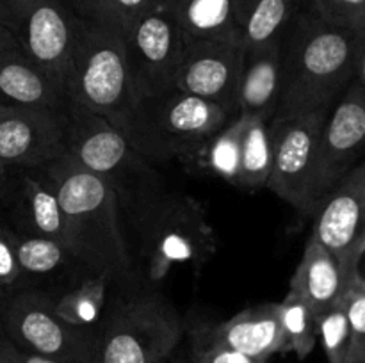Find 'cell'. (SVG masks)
<instances>
[{
  "mask_svg": "<svg viewBox=\"0 0 365 363\" xmlns=\"http://www.w3.org/2000/svg\"><path fill=\"white\" fill-rule=\"evenodd\" d=\"M359 34L331 27L302 4L280 34L282 82L273 120L331 109L355 80Z\"/></svg>",
  "mask_w": 365,
  "mask_h": 363,
  "instance_id": "obj_1",
  "label": "cell"
},
{
  "mask_svg": "<svg viewBox=\"0 0 365 363\" xmlns=\"http://www.w3.org/2000/svg\"><path fill=\"white\" fill-rule=\"evenodd\" d=\"M135 255L146 283H160L177 267L195 274L217 251V235L195 196L155 191L130 205Z\"/></svg>",
  "mask_w": 365,
  "mask_h": 363,
  "instance_id": "obj_2",
  "label": "cell"
},
{
  "mask_svg": "<svg viewBox=\"0 0 365 363\" xmlns=\"http://www.w3.org/2000/svg\"><path fill=\"white\" fill-rule=\"evenodd\" d=\"M41 169L59 196L84 262L95 273L107 270L118 280L130 276L134 267L116 189L66 153Z\"/></svg>",
  "mask_w": 365,
  "mask_h": 363,
  "instance_id": "obj_3",
  "label": "cell"
},
{
  "mask_svg": "<svg viewBox=\"0 0 365 363\" xmlns=\"http://www.w3.org/2000/svg\"><path fill=\"white\" fill-rule=\"evenodd\" d=\"M123 278L109 294L100 322L98 363H173L184 320L173 302L150 285Z\"/></svg>",
  "mask_w": 365,
  "mask_h": 363,
  "instance_id": "obj_4",
  "label": "cell"
},
{
  "mask_svg": "<svg viewBox=\"0 0 365 363\" xmlns=\"http://www.w3.org/2000/svg\"><path fill=\"white\" fill-rule=\"evenodd\" d=\"M68 98L100 114L127 135L139 102L125 52L123 32L82 16L66 78Z\"/></svg>",
  "mask_w": 365,
  "mask_h": 363,
  "instance_id": "obj_5",
  "label": "cell"
},
{
  "mask_svg": "<svg viewBox=\"0 0 365 363\" xmlns=\"http://www.w3.org/2000/svg\"><path fill=\"white\" fill-rule=\"evenodd\" d=\"M237 114L173 88L139 100L127 139L148 162H184Z\"/></svg>",
  "mask_w": 365,
  "mask_h": 363,
  "instance_id": "obj_6",
  "label": "cell"
},
{
  "mask_svg": "<svg viewBox=\"0 0 365 363\" xmlns=\"http://www.w3.org/2000/svg\"><path fill=\"white\" fill-rule=\"evenodd\" d=\"M66 155L82 167L106 178L120 203L134 205L159 191L160 180L152 162L141 157L127 135L110 121L68 98L61 109Z\"/></svg>",
  "mask_w": 365,
  "mask_h": 363,
  "instance_id": "obj_7",
  "label": "cell"
},
{
  "mask_svg": "<svg viewBox=\"0 0 365 363\" xmlns=\"http://www.w3.org/2000/svg\"><path fill=\"white\" fill-rule=\"evenodd\" d=\"M56 295L24 288L0 302V324L20 351L61 363H98L100 327L75 326L53 306Z\"/></svg>",
  "mask_w": 365,
  "mask_h": 363,
  "instance_id": "obj_8",
  "label": "cell"
},
{
  "mask_svg": "<svg viewBox=\"0 0 365 363\" xmlns=\"http://www.w3.org/2000/svg\"><path fill=\"white\" fill-rule=\"evenodd\" d=\"M0 16L18 48L66 91L68 68L82 20L73 2L0 0Z\"/></svg>",
  "mask_w": 365,
  "mask_h": 363,
  "instance_id": "obj_9",
  "label": "cell"
},
{
  "mask_svg": "<svg viewBox=\"0 0 365 363\" xmlns=\"http://www.w3.org/2000/svg\"><path fill=\"white\" fill-rule=\"evenodd\" d=\"M328 112L330 109H323L269 121L273 166L266 189L303 216H314L317 206L314 194L317 148Z\"/></svg>",
  "mask_w": 365,
  "mask_h": 363,
  "instance_id": "obj_10",
  "label": "cell"
},
{
  "mask_svg": "<svg viewBox=\"0 0 365 363\" xmlns=\"http://www.w3.org/2000/svg\"><path fill=\"white\" fill-rule=\"evenodd\" d=\"M128 68L139 100L175 88L187 38L180 25L159 4L146 9L123 34Z\"/></svg>",
  "mask_w": 365,
  "mask_h": 363,
  "instance_id": "obj_11",
  "label": "cell"
},
{
  "mask_svg": "<svg viewBox=\"0 0 365 363\" xmlns=\"http://www.w3.org/2000/svg\"><path fill=\"white\" fill-rule=\"evenodd\" d=\"M364 160L365 91L359 82L353 80L334 103L321 128L314 180L316 205H319L342 177Z\"/></svg>",
  "mask_w": 365,
  "mask_h": 363,
  "instance_id": "obj_12",
  "label": "cell"
},
{
  "mask_svg": "<svg viewBox=\"0 0 365 363\" xmlns=\"http://www.w3.org/2000/svg\"><path fill=\"white\" fill-rule=\"evenodd\" d=\"M365 231V160L353 167L321 199L314 212L312 237L337 258L342 269L355 276L360 260L356 248Z\"/></svg>",
  "mask_w": 365,
  "mask_h": 363,
  "instance_id": "obj_13",
  "label": "cell"
},
{
  "mask_svg": "<svg viewBox=\"0 0 365 363\" xmlns=\"http://www.w3.org/2000/svg\"><path fill=\"white\" fill-rule=\"evenodd\" d=\"M4 214H9V221L6 223L14 231L61 242L82 258L70 219L41 167L11 169L9 191L2 216Z\"/></svg>",
  "mask_w": 365,
  "mask_h": 363,
  "instance_id": "obj_14",
  "label": "cell"
},
{
  "mask_svg": "<svg viewBox=\"0 0 365 363\" xmlns=\"http://www.w3.org/2000/svg\"><path fill=\"white\" fill-rule=\"evenodd\" d=\"M245 48L237 41H189L175 77V89L237 110L239 78Z\"/></svg>",
  "mask_w": 365,
  "mask_h": 363,
  "instance_id": "obj_15",
  "label": "cell"
},
{
  "mask_svg": "<svg viewBox=\"0 0 365 363\" xmlns=\"http://www.w3.org/2000/svg\"><path fill=\"white\" fill-rule=\"evenodd\" d=\"M64 153L61 110L0 105V166L34 169Z\"/></svg>",
  "mask_w": 365,
  "mask_h": 363,
  "instance_id": "obj_16",
  "label": "cell"
},
{
  "mask_svg": "<svg viewBox=\"0 0 365 363\" xmlns=\"http://www.w3.org/2000/svg\"><path fill=\"white\" fill-rule=\"evenodd\" d=\"M200 340L255 358L269 359L273 354L284 352L278 302H264L245 308L232 319L203 331Z\"/></svg>",
  "mask_w": 365,
  "mask_h": 363,
  "instance_id": "obj_17",
  "label": "cell"
},
{
  "mask_svg": "<svg viewBox=\"0 0 365 363\" xmlns=\"http://www.w3.org/2000/svg\"><path fill=\"white\" fill-rule=\"evenodd\" d=\"M68 95L20 48L0 52V105L61 110Z\"/></svg>",
  "mask_w": 365,
  "mask_h": 363,
  "instance_id": "obj_18",
  "label": "cell"
},
{
  "mask_svg": "<svg viewBox=\"0 0 365 363\" xmlns=\"http://www.w3.org/2000/svg\"><path fill=\"white\" fill-rule=\"evenodd\" d=\"M280 38L267 45L245 50L237 91L239 114L273 120L280 96Z\"/></svg>",
  "mask_w": 365,
  "mask_h": 363,
  "instance_id": "obj_19",
  "label": "cell"
},
{
  "mask_svg": "<svg viewBox=\"0 0 365 363\" xmlns=\"http://www.w3.org/2000/svg\"><path fill=\"white\" fill-rule=\"evenodd\" d=\"M351 280L353 276L342 269L337 258L310 235L289 290L296 292L317 315L341 301Z\"/></svg>",
  "mask_w": 365,
  "mask_h": 363,
  "instance_id": "obj_20",
  "label": "cell"
},
{
  "mask_svg": "<svg viewBox=\"0 0 365 363\" xmlns=\"http://www.w3.org/2000/svg\"><path fill=\"white\" fill-rule=\"evenodd\" d=\"M16 233V253L20 262L24 288H38L39 283H48L59 276H68L75 269L95 273L73 249L50 238L36 235Z\"/></svg>",
  "mask_w": 365,
  "mask_h": 363,
  "instance_id": "obj_21",
  "label": "cell"
},
{
  "mask_svg": "<svg viewBox=\"0 0 365 363\" xmlns=\"http://www.w3.org/2000/svg\"><path fill=\"white\" fill-rule=\"evenodd\" d=\"M245 125V114L232 117L223 128L210 135L191 157L184 160L185 169L205 177H216L239 187Z\"/></svg>",
  "mask_w": 365,
  "mask_h": 363,
  "instance_id": "obj_22",
  "label": "cell"
},
{
  "mask_svg": "<svg viewBox=\"0 0 365 363\" xmlns=\"http://www.w3.org/2000/svg\"><path fill=\"white\" fill-rule=\"evenodd\" d=\"M239 43L245 50L280 38L303 0H230Z\"/></svg>",
  "mask_w": 365,
  "mask_h": 363,
  "instance_id": "obj_23",
  "label": "cell"
},
{
  "mask_svg": "<svg viewBox=\"0 0 365 363\" xmlns=\"http://www.w3.org/2000/svg\"><path fill=\"white\" fill-rule=\"evenodd\" d=\"M180 25L187 41H237L230 0H155Z\"/></svg>",
  "mask_w": 365,
  "mask_h": 363,
  "instance_id": "obj_24",
  "label": "cell"
},
{
  "mask_svg": "<svg viewBox=\"0 0 365 363\" xmlns=\"http://www.w3.org/2000/svg\"><path fill=\"white\" fill-rule=\"evenodd\" d=\"M116 280L107 270L82 278L77 285L53 298L56 312L75 326L100 327L110 288Z\"/></svg>",
  "mask_w": 365,
  "mask_h": 363,
  "instance_id": "obj_25",
  "label": "cell"
},
{
  "mask_svg": "<svg viewBox=\"0 0 365 363\" xmlns=\"http://www.w3.org/2000/svg\"><path fill=\"white\" fill-rule=\"evenodd\" d=\"M269 121L264 116H246L241 148V180L239 187L259 191L267 185L273 166V142Z\"/></svg>",
  "mask_w": 365,
  "mask_h": 363,
  "instance_id": "obj_26",
  "label": "cell"
},
{
  "mask_svg": "<svg viewBox=\"0 0 365 363\" xmlns=\"http://www.w3.org/2000/svg\"><path fill=\"white\" fill-rule=\"evenodd\" d=\"M278 319L284 333V352H294L299 359L310 356L317 344L314 310L296 292L289 290L284 301L278 302Z\"/></svg>",
  "mask_w": 365,
  "mask_h": 363,
  "instance_id": "obj_27",
  "label": "cell"
},
{
  "mask_svg": "<svg viewBox=\"0 0 365 363\" xmlns=\"http://www.w3.org/2000/svg\"><path fill=\"white\" fill-rule=\"evenodd\" d=\"M316 327L317 340L321 342L328 363H348L349 349H351V326H349L344 299L317 313Z\"/></svg>",
  "mask_w": 365,
  "mask_h": 363,
  "instance_id": "obj_28",
  "label": "cell"
},
{
  "mask_svg": "<svg viewBox=\"0 0 365 363\" xmlns=\"http://www.w3.org/2000/svg\"><path fill=\"white\" fill-rule=\"evenodd\" d=\"M317 18L348 32L365 31V0H303Z\"/></svg>",
  "mask_w": 365,
  "mask_h": 363,
  "instance_id": "obj_29",
  "label": "cell"
},
{
  "mask_svg": "<svg viewBox=\"0 0 365 363\" xmlns=\"http://www.w3.org/2000/svg\"><path fill=\"white\" fill-rule=\"evenodd\" d=\"M342 299L351 326V349L348 363H353L365 356V280L362 274L359 273L353 276Z\"/></svg>",
  "mask_w": 365,
  "mask_h": 363,
  "instance_id": "obj_30",
  "label": "cell"
},
{
  "mask_svg": "<svg viewBox=\"0 0 365 363\" xmlns=\"http://www.w3.org/2000/svg\"><path fill=\"white\" fill-rule=\"evenodd\" d=\"M18 290H24V276L18 262L16 233L0 219V302Z\"/></svg>",
  "mask_w": 365,
  "mask_h": 363,
  "instance_id": "obj_31",
  "label": "cell"
},
{
  "mask_svg": "<svg viewBox=\"0 0 365 363\" xmlns=\"http://www.w3.org/2000/svg\"><path fill=\"white\" fill-rule=\"evenodd\" d=\"M155 4V0H107V23L125 34L127 28Z\"/></svg>",
  "mask_w": 365,
  "mask_h": 363,
  "instance_id": "obj_32",
  "label": "cell"
},
{
  "mask_svg": "<svg viewBox=\"0 0 365 363\" xmlns=\"http://www.w3.org/2000/svg\"><path fill=\"white\" fill-rule=\"evenodd\" d=\"M269 359L255 358V356L242 354L239 351L220 347V345L205 344L200 340L195 347V363H267Z\"/></svg>",
  "mask_w": 365,
  "mask_h": 363,
  "instance_id": "obj_33",
  "label": "cell"
},
{
  "mask_svg": "<svg viewBox=\"0 0 365 363\" xmlns=\"http://www.w3.org/2000/svg\"><path fill=\"white\" fill-rule=\"evenodd\" d=\"M78 14L107 23V0H71Z\"/></svg>",
  "mask_w": 365,
  "mask_h": 363,
  "instance_id": "obj_34",
  "label": "cell"
},
{
  "mask_svg": "<svg viewBox=\"0 0 365 363\" xmlns=\"http://www.w3.org/2000/svg\"><path fill=\"white\" fill-rule=\"evenodd\" d=\"M0 363H18V347L0 324Z\"/></svg>",
  "mask_w": 365,
  "mask_h": 363,
  "instance_id": "obj_35",
  "label": "cell"
},
{
  "mask_svg": "<svg viewBox=\"0 0 365 363\" xmlns=\"http://www.w3.org/2000/svg\"><path fill=\"white\" fill-rule=\"evenodd\" d=\"M355 80L359 82L365 91V31L359 34V46H356V70Z\"/></svg>",
  "mask_w": 365,
  "mask_h": 363,
  "instance_id": "obj_36",
  "label": "cell"
},
{
  "mask_svg": "<svg viewBox=\"0 0 365 363\" xmlns=\"http://www.w3.org/2000/svg\"><path fill=\"white\" fill-rule=\"evenodd\" d=\"M9 182H11V169L0 166V217H2L4 205H6L7 191H9Z\"/></svg>",
  "mask_w": 365,
  "mask_h": 363,
  "instance_id": "obj_37",
  "label": "cell"
},
{
  "mask_svg": "<svg viewBox=\"0 0 365 363\" xmlns=\"http://www.w3.org/2000/svg\"><path fill=\"white\" fill-rule=\"evenodd\" d=\"M9 48H18V46L16 43H14V38L11 36L9 28H7L6 23H4L2 16H0V52Z\"/></svg>",
  "mask_w": 365,
  "mask_h": 363,
  "instance_id": "obj_38",
  "label": "cell"
},
{
  "mask_svg": "<svg viewBox=\"0 0 365 363\" xmlns=\"http://www.w3.org/2000/svg\"><path fill=\"white\" fill-rule=\"evenodd\" d=\"M18 363H61L56 362V359L45 358V356L32 354V352H25L18 349Z\"/></svg>",
  "mask_w": 365,
  "mask_h": 363,
  "instance_id": "obj_39",
  "label": "cell"
},
{
  "mask_svg": "<svg viewBox=\"0 0 365 363\" xmlns=\"http://www.w3.org/2000/svg\"><path fill=\"white\" fill-rule=\"evenodd\" d=\"M364 253H365V231H364L362 238H360V242H359V248H356V256H359V260L362 258Z\"/></svg>",
  "mask_w": 365,
  "mask_h": 363,
  "instance_id": "obj_40",
  "label": "cell"
},
{
  "mask_svg": "<svg viewBox=\"0 0 365 363\" xmlns=\"http://www.w3.org/2000/svg\"><path fill=\"white\" fill-rule=\"evenodd\" d=\"M353 363H365V356H364V358H360V359H356V362H353Z\"/></svg>",
  "mask_w": 365,
  "mask_h": 363,
  "instance_id": "obj_41",
  "label": "cell"
}]
</instances>
